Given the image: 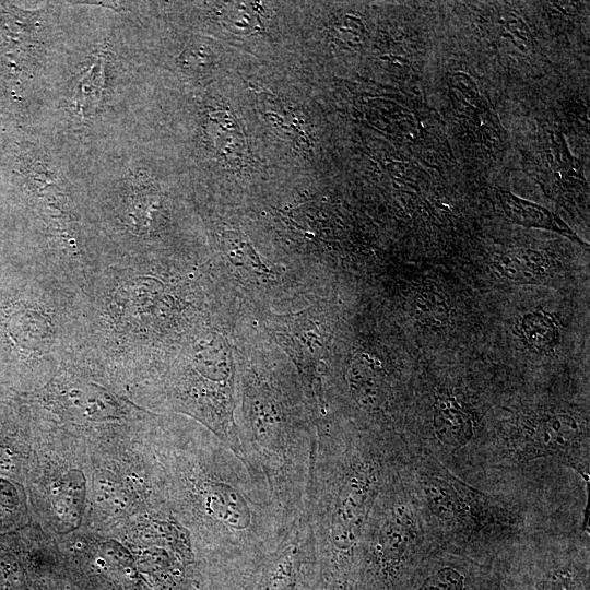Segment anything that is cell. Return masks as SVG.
Here are the masks:
<instances>
[{
	"mask_svg": "<svg viewBox=\"0 0 590 590\" xmlns=\"http://www.w3.org/2000/svg\"><path fill=\"white\" fill-rule=\"evenodd\" d=\"M146 438L168 508L205 555L249 590L292 530L264 479L209 429Z\"/></svg>",
	"mask_w": 590,
	"mask_h": 590,
	"instance_id": "obj_1",
	"label": "cell"
},
{
	"mask_svg": "<svg viewBox=\"0 0 590 590\" xmlns=\"http://www.w3.org/2000/svg\"><path fill=\"white\" fill-rule=\"evenodd\" d=\"M390 451L342 439L317 424L306 503L319 590H350L354 556L375 500L392 475Z\"/></svg>",
	"mask_w": 590,
	"mask_h": 590,
	"instance_id": "obj_2",
	"label": "cell"
},
{
	"mask_svg": "<svg viewBox=\"0 0 590 590\" xmlns=\"http://www.w3.org/2000/svg\"><path fill=\"white\" fill-rule=\"evenodd\" d=\"M72 436H36L24 484L33 521L56 538L80 529L86 511L87 442Z\"/></svg>",
	"mask_w": 590,
	"mask_h": 590,
	"instance_id": "obj_3",
	"label": "cell"
},
{
	"mask_svg": "<svg viewBox=\"0 0 590 590\" xmlns=\"http://www.w3.org/2000/svg\"><path fill=\"white\" fill-rule=\"evenodd\" d=\"M415 542L416 519L402 503L392 474L369 512L354 556L351 577L357 569L367 588L387 590L399 579Z\"/></svg>",
	"mask_w": 590,
	"mask_h": 590,
	"instance_id": "obj_4",
	"label": "cell"
},
{
	"mask_svg": "<svg viewBox=\"0 0 590 590\" xmlns=\"http://www.w3.org/2000/svg\"><path fill=\"white\" fill-rule=\"evenodd\" d=\"M522 455L535 458L543 455L568 456L580 444L583 430L578 420L565 412L539 417L527 433Z\"/></svg>",
	"mask_w": 590,
	"mask_h": 590,
	"instance_id": "obj_5",
	"label": "cell"
},
{
	"mask_svg": "<svg viewBox=\"0 0 590 590\" xmlns=\"http://www.w3.org/2000/svg\"><path fill=\"white\" fill-rule=\"evenodd\" d=\"M352 399L365 412L380 413L389 399V385L381 364L368 354L354 357L347 374Z\"/></svg>",
	"mask_w": 590,
	"mask_h": 590,
	"instance_id": "obj_6",
	"label": "cell"
},
{
	"mask_svg": "<svg viewBox=\"0 0 590 590\" xmlns=\"http://www.w3.org/2000/svg\"><path fill=\"white\" fill-rule=\"evenodd\" d=\"M497 196L505 214L512 222L526 227L551 231L575 243L586 245L559 216L546 208L504 189H498Z\"/></svg>",
	"mask_w": 590,
	"mask_h": 590,
	"instance_id": "obj_7",
	"label": "cell"
},
{
	"mask_svg": "<svg viewBox=\"0 0 590 590\" xmlns=\"http://www.w3.org/2000/svg\"><path fill=\"white\" fill-rule=\"evenodd\" d=\"M498 276L514 283L533 284L545 276L547 258L534 249H512L497 253L492 260Z\"/></svg>",
	"mask_w": 590,
	"mask_h": 590,
	"instance_id": "obj_8",
	"label": "cell"
},
{
	"mask_svg": "<svg viewBox=\"0 0 590 590\" xmlns=\"http://www.w3.org/2000/svg\"><path fill=\"white\" fill-rule=\"evenodd\" d=\"M433 427L437 438L450 447H461L473 436L472 416L450 400H442L436 405Z\"/></svg>",
	"mask_w": 590,
	"mask_h": 590,
	"instance_id": "obj_9",
	"label": "cell"
},
{
	"mask_svg": "<svg viewBox=\"0 0 590 590\" xmlns=\"http://www.w3.org/2000/svg\"><path fill=\"white\" fill-rule=\"evenodd\" d=\"M33 521L24 485L0 475V535Z\"/></svg>",
	"mask_w": 590,
	"mask_h": 590,
	"instance_id": "obj_10",
	"label": "cell"
},
{
	"mask_svg": "<svg viewBox=\"0 0 590 590\" xmlns=\"http://www.w3.org/2000/svg\"><path fill=\"white\" fill-rule=\"evenodd\" d=\"M214 149L232 166H239L246 156V142L236 120L226 113H216L210 122Z\"/></svg>",
	"mask_w": 590,
	"mask_h": 590,
	"instance_id": "obj_11",
	"label": "cell"
},
{
	"mask_svg": "<svg viewBox=\"0 0 590 590\" xmlns=\"http://www.w3.org/2000/svg\"><path fill=\"white\" fill-rule=\"evenodd\" d=\"M414 315L417 321L429 330H442L450 315L446 297L435 288H421L414 299Z\"/></svg>",
	"mask_w": 590,
	"mask_h": 590,
	"instance_id": "obj_12",
	"label": "cell"
},
{
	"mask_svg": "<svg viewBox=\"0 0 590 590\" xmlns=\"http://www.w3.org/2000/svg\"><path fill=\"white\" fill-rule=\"evenodd\" d=\"M423 489L429 508L440 518L455 519L465 510L456 488L444 480L428 476L423 482Z\"/></svg>",
	"mask_w": 590,
	"mask_h": 590,
	"instance_id": "obj_13",
	"label": "cell"
},
{
	"mask_svg": "<svg viewBox=\"0 0 590 590\" xmlns=\"http://www.w3.org/2000/svg\"><path fill=\"white\" fill-rule=\"evenodd\" d=\"M526 342L534 350L547 352L558 340V330L553 317L541 310L527 312L520 322Z\"/></svg>",
	"mask_w": 590,
	"mask_h": 590,
	"instance_id": "obj_14",
	"label": "cell"
},
{
	"mask_svg": "<svg viewBox=\"0 0 590 590\" xmlns=\"http://www.w3.org/2000/svg\"><path fill=\"white\" fill-rule=\"evenodd\" d=\"M103 78V58H98L94 66L81 78L79 98L83 105H94L99 101Z\"/></svg>",
	"mask_w": 590,
	"mask_h": 590,
	"instance_id": "obj_15",
	"label": "cell"
},
{
	"mask_svg": "<svg viewBox=\"0 0 590 590\" xmlns=\"http://www.w3.org/2000/svg\"><path fill=\"white\" fill-rule=\"evenodd\" d=\"M420 590H464V578L455 568L444 567L429 576Z\"/></svg>",
	"mask_w": 590,
	"mask_h": 590,
	"instance_id": "obj_16",
	"label": "cell"
},
{
	"mask_svg": "<svg viewBox=\"0 0 590 590\" xmlns=\"http://www.w3.org/2000/svg\"><path fill=\"white\" fill-rule=\"evenodd\" d=\"M205 47H189L180 57L182 64L193 71H202L211 63L210 51Z\"/></svg>",
	"mask_w": 590,
	"mask_h": 590,
	"instance_id": "obj_17",
	"label": "cell"
},
{
	"mask_svg": "<svg viewBox=\"0 0 590 590\" xmlns=\"http://www.w3.org/2000/svg\"><path fill=\"white\" fill-rule=\"evenodd\" d=\"M539 590H574L571 577L566 571H553L541 581Z\"/></svg>",
	"mask_w": 590,
	"mask_h": 590,
	"instance_id": "obj_18",
	"label": "cell"
}]
</instances>
